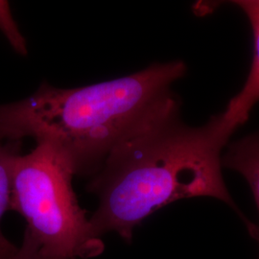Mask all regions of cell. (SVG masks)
Returning a JSON list of instances; mask_svg holds the SVG:
<instances>
[{"instance_id":"obj_4","label":"cell","mask_w":259,"mask_h":259,"mask_svg":"<svg viewBox=\"0 0 259 259\" xmlns=\"http://www.w3.org/2000/svg\"><path fill=\"white\" fill-rule=\"evenodd\" d=\"M247 16L253 36V59L250 73L242 90L228 104L225 114L240 127L249 119L250 111L259 102V0L232 1Z\"/></svg>"},{"instance_id":"obj_1","label":"cell","mask_w":259,"mask_h":259,"mask_svg":"<svg viewBox=\"0 0 259 259\" xmlns=\"http://www.w3.org/2000/svg\"><path fill=\"white\" fill-rule=\"evenodd\" d=\"M238 127L225 112L203 126L181 117L178 100L115 149L88 190L99 205L90 218L94 233L115 232L127 243L148 216L178 200L210 197L238 214L222 175V151Z\"/></svg>"},{"instance_id":"obj_6","label":"cell","mask_w":259,"mask_h":259,"mask_svg":"<svg viewBox=\"0 0 259 259\" xmlns=\"http://www.w3.org/2000/svg\"><path fill=\"white\" fill-rule=\"evenodd\" d=\"M22 140L6 139L0 134V259L12 257L19 248L11 243L1 231V220L6 211L11 209L13 165L19 156Z\"/></svg>"},{"instance_id":"obj_5","label":"cell","mask_w":259,"mask_h":259,"mask_svg":"<svg viewBox=\"0 0 259 259\" xmlns=\"http://www.w3.org/2000/svg\"><path fill=\"white\" fill-rule=\"evenodd\" d=\"M222 165L240 173L246 179L254 197L259 216V132L231 143L222 156ZM254 235L259 244V225L254 229Z\"/></svg>"},{"instance_id":"obj_2","label":"cell","mask_w":259,"mask_h":259,"mask_svg":"<svg viewBox=\"0 0 259 259\" xmlns=\"http://www.w3.org/2000/svg\"><path fill=\"white\" fill-rule=\"evenodd\" d=\"M186 70L175 60L81 88L44 82L27 98L0 105V134L49 144L75 175L93 177L125 140L179 100L172 87Z\"/></svg>"},{"instance_id":"obj_7","label":"cell","mask_w":259,"mask_h":259,"mask_svg":"<svg viewBox=\"0 0 259 259\" xmlns=\"http://www.w3.org/2000/svg\"><path fill=\"white\" fill-rule=\"evenodd\" d=\"M6 259H49L46 257L41 251L40 247L38 246L34 238L27 233L24 232L23 236V242L21 247L19 248L16 254H14L12 257Z\"/></svg>"},{"instance_id":"obj_3","label":"cell","mask_w":259,"mask_h":259,"mask_svg":"<svg viewBox=\"0 0 259 259\" xmlns=\"http://www.w3.org/2000/svg\"><path fill=\"white\" fill-rule=\"evenodd\" d=\"M74 176L65 157L44 142L14 160L11 209L25 219V232L47 258H93L105 249L79 205Z\"/></svg>"}]
</instances>
